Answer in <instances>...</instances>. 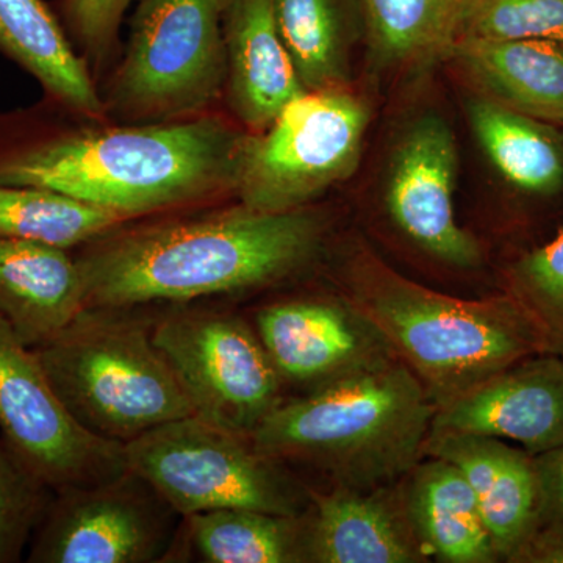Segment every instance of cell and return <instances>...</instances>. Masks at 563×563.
<instances>
[{
	"label": "cell",
	"mask_w": 563,
	"mask_h": 563,
	"mask_svg": "<svg viewBox=\"0 0 563 563\" xmlns=\"http://www.w3.org/2000/svg\"><path fill=\"white\" fill-rule=\"evenodd\" d=\"M251 133L218 113L162 124L0 114V184L44 188L128 221L233 196Z\"/></svg>",
	"instance_id": "cell-1"
},
{
	"label": "cell",
	"mask_w": 563,
	"mask_h": 563,
	"mask_svg": "<svg viewBox=\"0 0 563 563\" xmlns=\"http://www.w3.org/2000/svg\"><path fill=\"white\" fill-rule=\"evenodd\" d=\"M324 214L312 206L258 211L243 203L157 221L125 222L79 255L87 309L188 306L257 290L317 261Z\"/></svg>",
	"instance_id": "cell-2"
},
{
	"label": "cell",
	"mask_w": 563,
	"mask_h": 563,
	"mask_svg": "<svg viewBox=\"0 0 563 563\" xmlns=\"http://www.w3.org/2000/svg\"><path fill=\"white\" fill-rule=\"evenodd\" d=\"M433 415L420 380L393 358L282 401L251 439L276 461L302 463L336 485L373 490L420 462Z\"/></svg>",
	"instance_id": "cell-3"
},
{
	"label": "cell",
	"mask_w": 563,
	"mask_h": 563,
	"mask_svg": "<svg viewBox=\"0 0 563 563\" xmlns=\"http://www.w3.org/2000/svg\"><path fill=\"white\" fill-rule=\"evenodd\" d=\"M344 287L355 309L420 380L435 410L493 374L548 352L512 296L453 298L407 279L372 252L352 255Z\"/></svg>",
	"instance_id": "cell-4"
},
{
	"label": "cell",
	"mask_w": 563,
	"mask_h": 563,
	"mask_svg": "<svg viewBox=\"0 0 563 563\" xmlns=\"http://www.w3.org/2000/svg\"><path fill=\"white\" fill-rule=\"evenodd\" d=\"M35 351L66 410L103 440L128 444L195 415L135 309H85Z\"/></svg>",
	"instance_id": "cell-5"
},
{
	"label": "cell",
	"mask_w": 563,
	"mask_h": 563,
	"mask_svg": "<svg viewBox=\"0 0 563 563\" xmlns=\"http://www.w3.org/2000/svg\"><path fill=\"white\" fill-rule=\"evenodd\" d=\"M222 0H139L128 43L101 91L106 120L162 124L224 101Z\"/></svg>",
	"instance_id": "cell-6"
},
{
	"label": "cell",
	"mask_w": 563,
	"mask_h": 563,
	"mask_svg": "<svg viewBox=\"0 0 563 563\" xmlns=\"http://www.w3.org/2000/svg\"><path fill=\"white\" fill-rule=\"evenodd\" d=\"M124 454L129 468L180 517L220 509L301 515L309 507L310 495L291 479L287 463L198 415L152 429L124 444Z\"/></svg>",
	"instance_id": "cell-7"
},
{
	"label": "cell",
	"mask_w": 563,
	"mask_h": 563,
	"mask_svg": "<svg viewBox=\"0 0 563 563\" xmlns=\"http://www.w3.org/2000/svg\"><path fill=\"white\" fill-rule=\"evenodd\" d=\"M369 111L346 88L307 91L251 133L233 198L258 211H290L354 173Z\"/></svg>",
	"instance_id": "cell-8"
},
{
	"label": "cell",
	"mask_w": 563,
	"mask_h": 563,
	"mask_svg": "<svg viewBox=\"0 0 563 563\" xmlns=\"http://www.w3.org/2000/svg\"><path fill=\"white\" fill-rule=\"evenodd\" d=\"M195 415L251 437L284 401L282 379L250 322L201 307H176L152 321Z\"/></svg>",
	"instance_id": "cell-9"
},
{
	"label": "cell",
	"mask_w": 563,
	"mask_h": 563,
	"mask_svg": "<svg viewBox=\"0 0 563 563\" xmlns=\"http://www.w3.org/2000/svg\"><path fill=\"white\" fill-rule=\"evenodd\" d=\"M181 518L131 468L52 495L29 544L31 563H152L176 547Z\"/></svg>",
	"instance_id": "cell-10"
},
{
	"label": "cell",
	"mask_w": 563,
	"mask_h": 563,
	"mask_svg": "<svg viewBox=\"0 0 563 563\" xmlns=\"http://www.w3.org/2000/svg\"><path fill=\"white\" fill-rule=\"evenodd\" d=\"M0 437L54 493L103 483L129 468L124 444L103 440L74 420L36 351L2 314Z\"/></svg>",
	"instance_id": "cell-11"
},
{
	"label": "cell",
	"mask_w": 563,
	"mask_h": 563,
	"mask_svg": "<svg viewBox=\"0 0 563 563\" xmlns=\"http://www.w3.org/2000/svg\"><path fill=\"white\" fill-rule=\"evenodd\" d=\"M457 144L435 114L415 120L393 147L385 203L407 239L437 261L457 268L481 262V247L455 214Z\"/></svg>",
	"instance_id": "cell-12"
},
{
	"label": "cell",
	"mask_w": 563,
	"mask_h": 563,
	"mask_svg": "<svg viewBox=\"0 0 563 563\" xmlns=\"http://www.w3.org/2000/svg\"><path fill=\"white\" fill-rule=\"evenodd\" d=\"M255 331L282 383L318 387L398 358L350 301L301 298L263 307Z\"/></svg>",
	"instance_id": "cell-13"
},
{
	"label": "cell",
	"mask_w": 563,
	"mask_h": 563,
	"mask_svg": "<svg viewBox=\"0 0 563 563\" xmlns=\"http://www.w3.org/2000/svg\"><path fill=\"white\" fill-rule=\"evenodd\" d=\"M429 433H466L520 443L542 454L563 443V357H526L440 407Z\"/></svg>",
	"instance_id": "cell-14"
},
{
	"label": "cell",
	"mask_w": 563,
	"mask_h": 563,
	"mask_svg": "<svg viewBox=\"0 0 563 563\" xmlns=\"http://www.w3.org/2000/svg\"><path fill=\"white\" fill-rule=\"evenodd\" d=\"M225 106L244 131H265L302 87L274 18L273 0H222Z\"/></svg>",
	"instance_id": "cell-15"
},
{
	"label": "cell",
	"mask_w": 563,
	"mask_h": 563,
	"mask_svg": "<svg viewBox=\"0 0 563 563\" xmlns=\"http://www.w3.org/2000/svg\"><path fill=\"white\" fill-rule=\"evenodd\" d=\"M307 562L417 563L426 553L390 485L357 490L336 485L310 493L303 512Z\"/></svg>",
	"instance_id": "cell-16"
},
{
	"label": "cell",
	"mask_w": 563,
	"mask_h": 563,
	"mask_svg": "<svg viewBox=\"0 0 563 563\" xmlns=\"http://www.w3.org/2000/svg\"><path fill=\"white\" fill-rule=\"evenodd\" d=\"M443 459L472 485L499 558L518 562L537 528L533 455L492 437L429 433L422 457Z\"/></svg>",
	"instance_id": "cell-17"
},
{
	"label": "cell",
	"mask_w": 563,
	"mask_h": 563,
	"mask_svg": "<svg viewBox=\"0 0 563 563\" xmlns=\"http://www.w3.org/2000/svg\"><path fill=\"white\" fill-rule=\"evenodd\" d=\"M0 55L38 81L52 109L107 121L98 81L43 0H0Z\"/></svg>",
	"instance_id": "cell-18"
},
{
	"label": "cell",
	"mask_w": 563,
	"mask_h": 563,
	"mask_svg": "<svg viewBox=\"0 0 563 563\" xmlns=\"http://www.w3.org/2000/svg\"><path fill=\"white\" fill-rule=\"evenodd\" d=\"M79 263L69 250L0 239V314L27 346L49 343L84 310Z\"/></svg>",
	"instance_id": "cell-19"
},
{
	"label": "cell",
	"mask_w": 563,
	"mask_h": 563,
	"mask_svg": "<svg viewBox=\"0 0 563 563\" xmlns=\"http://www.w3.org/2000/svg\"><path fill=\"white\" fill-rule=\"evenodd\" d=\"M450 57L485 98L526 117L563 124V41L459 40Z\"/></svg>",
	"instance_id": "cell-20"
},
{
	"label": "cell",
	"mask_w": 563,
	"mask_h": 563,
	"mask_svg": "<svg viewBox=\"0 0 563 563\" xmlns=\"http://www.w3.org/2000/svg\"><path fill=\"white\" fill-rule=\"evenodd\" d=\"M404 509L426 554L448 563H492L499 559L472 485L461 470L429 457L407 473Z\"/></svg>",
	"instance_id": "cell-21"
},
{
	"label": "cell",
	"mask_w": 563,
	"mask_h": 563,
	"mask_svg": "<svg viewBox=\"0 0 563 563\" xmlns=\"http://www.w3.org/2000/svg\"><path fill=\"white\" fill-rule=\"evenodd\" d=\"M273 10L306 91L346 88L366 33L361 0H273Z\"/></svg>",
	"instance_id": "cell-22"
},
{
	"label": "cell",
	"mask_w": 563,
	"mask_h": 563,
	"mask_svg": "<svg viewBox=\"0 0 563 563\" xmlns=\"http://www.w3.org/2000/svg\"><path fill=\"white\" fill-rule=\"evenodd\" d=\"M474 136L488 161L517 190L554 195L563 188V136L553 124L479 96L468 106Z\"/></svg>",
	"instance_id": "cell-23"
},
{
	"label": "cell",
	"mask_w": 563,
	"mask_h": 563,
	"mask_svg": "<svg viewBox=\"0 0 563 563\" xmlns=\"http://www.w3.org/2000/svg\"><path fill=\"white\" fill-rule=\"evenodd\" d=\"M206 563L307 562L306 520L252 509H220L181 518L179 536Z\"/></svg>",
	"instance_id": "cell-24"
},
{
	"label": "cell",
	"mask_w": 563,
	"mask_h": 563,
	"mask_svg": "<svg viewBox=\"0 0 563 563\" xmlns=\"http://www.w3.org/2000/svg\"><path fill=\"white\" fill-rule=\"evenodd\" d=\"M377 60L417 68L450 57L462 0H361Z\"/></svg>",
	"instance_id": "cell-25"
},
{
	"label": "cell",
	"mask_w": 563,
	"mask_h": 563,
	"mask_svg": "<svg viewBox=\"0 0 563 563\" xmlns=\"http://www.w3.org/2000/svg\"><path fill=\"white\" fill-rule=\"evenodd\" d=\"M129 222L113 211L44 188L0 184V239L73 250Z\"/></svg>",
	"instance_id": "cell-26"
},
{
	"label": "cell",
	"mask_w": 563,
	"mask_h": 563,
	"mask_svg": "<svg viewBox=\"0 0 563 563\" xmlns=\"http://www.w3.org/2000/svg\"><path fill=\"white\" fill-rule=\"evenodd\" d=\"M507 285L542 333L547 351L563 357V229L521 255L507 273Z\"/></svg>",
	"instance_id": "cell-27"
},
{
	"label": "cell",
	"mask_w": 563,
	"mask_h": 563,
	"mask_svg": "<svg viewBox=\"0 0 563 563\" xmlns=\"http://www.w3.org/2000/svg\"><path fill=\"white\" fill-rule=\"evenodd\" d=\"M459 40L563 41V0H462Z\"/></svg>",
	"instance_id": "cell-28"
},
{
	"label": "cell",
	"mask_w": 563,
	"mask_h": 563,
	"mask_svg": "<svg viewBox=\"0 0 563 563\" xmlns=\"http://www.w3.org/2000/svg\"><path fill=\"white\" fill-rule=\"evenodd\" d=\"M52 495L0 437V563L22 561Z\"/></svg>",
	"instance_id": "cell-29"
},
{
	"label": "cell",
	"mask_w": 563,
	"mask_h": 563,
	"mask_svg": "<svg viewBox=\"0 0 563 563\" xmlns=\"http://www.w3.org/2000/svg\"><path fill=\"white\" fill-rule=\"evenodd\" d=\"M131 0H58L57 14L74 47L98 81L117 65L120 32Z\"/></svg>",
	"instance_id": "cell-30"
},
{
	"label": "cell",
	"mask_w": 563,
	"mask_h": 563,
	"mask_svg": "<svg viewBox=\"0 0 563 563\" xmlns=\"http://www.w3.org/2000/svg\"><path fill=\"white\" fill-rule=\"evenodd\" d=\"M533 466H536L537 477V528L531 544L561 540L563 539V443L553 450L533 455Z\"/></svg>",
	"instance_id": "cell-31"
},
{
	"label": "cell",
	"mask_w": 563,
	"mask_h": 563,
	"mask_svg": "<svg viewBox=\"0 0 563 563\" xmlns=\"http://www.w3.org/2000/svg\"><path fill=\"white\" fill-rule=\"evenodd\" d=\"M518 562L563 563V539L531 544Z\"/></svg>",
	"instance_id": "cell-32"
}]
</instances>
